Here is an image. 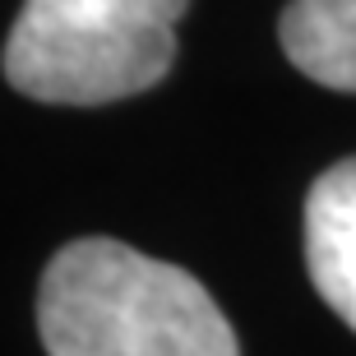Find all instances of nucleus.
Here are the masks:
<instances>
[{"instance_id":"1","label":"nucleus","mask_w":356,"mask_h":356,"mask_svg":"<svg viewBox=\"0 0 356 356\" xmlns=\"http://www.w3.org/2000/svg\"><path fill=\"white\" fill-rule=\"evenodd\" d=\"M47 356H241L204 282L120 241H70L42 273Z\"/></svg>"},{"instance_id":"4","label":"nucleus","mask_w":356,"mask_h":356,"mask_svg":"<svg viewBox=\"0 0 356 356\" xmlns=\"http://www.w3.org/2000/svg\"><path fill=\"white\" fill-rule=\"evenodd\" d=\"M277 38L305 79L356 92V0H291Z\"/></svg>"},{"instance_id":"3","label":"nucleus","mask_w":356,"mask_h":356,"mask_svg":"<svg viewBox=\"0 0 356 356\" xmlns=\"http://www.w3.org/2000/svg\"><path fill=\"white\" fill-rule=\"evenodd\" d=\"M305 268L329 310L356 333V158L333 162L305 195Z\"/></svg>"},{"instance_id":"2","label":"nucleus","mask_w":356,"mask_h":356,"mask_svg":"<svg viewBox=\"0 0 356 356\" xmlns=\"http://www.w3.org/2000/svg\"><path fill=\"white\" fill-rule=\"evenodd\" d=\"M190 0H24L5 38V79L33 102L106 106L153 88L176 60Z\"/></svg>"}]
</instances>
